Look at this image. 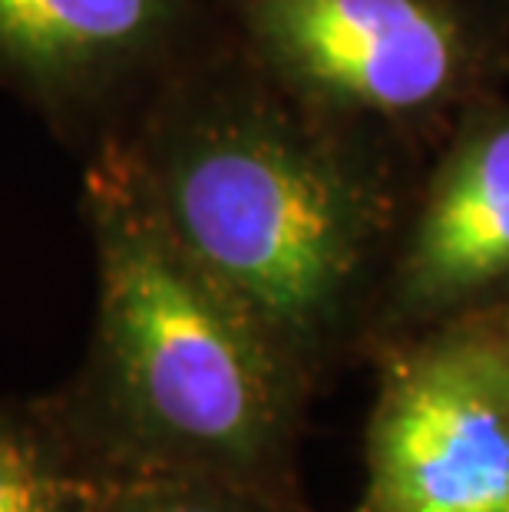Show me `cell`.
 <instances>
[{
    "label": "cell",
    "instance_id": "obj_8",
    "mask_svg": "<svg viewBox=\"0 0 509 512\" xmlns=\"http://www.w3.org/2000/svg\"><path fill=\"white\" fill-rule=\"evenodd\" d=\"M90 512H314L305 496L205 473H103Z\"/></svg>",
    "mask_w": 509,
    "mask_h": 512
},
{
    "label": "cell",
    "instance_id": "obj_1",
    "mask_svg": "<svg viewBox=\"0 0 509 512\" xmlns=\"http://www.w3.org/2000/svg\"><path fill=\"white\" fill-rule=\"evenodd\" d=\"M119 149L182 255L314 394L367 354L414 152L305 110L235 43Z\"/></svg>",
    "mask_w": 509,
    "mask_h": 512
},
{
    "label": "cell",
    "instance_id": "obj_2",
    "mask_svg": "<svg viewBox=\"0 0 509 512\" xmlns=\"http://www.w3.org/2000/svg\"><path fill=\"white\" fill-rule=\"evenodd\" d=\"M96 311L80 370L53 390L103 473H205L298 493L314 390L156 219L113 146L83 162Z\"/></svg>",
    "mask_w": 509,
    "mask_h": 512
},
{
    "label": "cell",
    "instance_id": "obj_9",
    "mask_svg": "<svg viewBox=\"0 0 509 512\" xmlns=\"http://www.w3.org/2000/svg\"><path fill=\"white\" fill-rule=\"evenodd\" d=\"M483 4H493V7H500V10H506V14H509V0H483Z\"/></svg>",
    "mask_w": 509,
    "mask_h": 512
},
{
    "label": "cell",
    "instance_id": "obj_4",
    "mask_svg": "<svg viewBox=\"0 0 509 512\" xmlns=\"http://www.w3.org/2000/svg\"><path fill=\"white\" fill-rule=\"evenodd\" d=\"M354 512H509V301L377 344Z\"/></svg>",
    "mask_w": 509,
    "mask_h": 512
},
{
    "label": "cell",
    "instance_id": "obj_7",
    "mask_svg": "<svg viewBox=\"0 0 509 512\" xmlns=\"http://www.w3.org/2000/svg\"><path fill=\"white\" fill-rule=\"evenodd\" d=\"M100 476L57 397H0V512H90Z\"/></svg>",
    "mask_w": 509,
    "mask_h": 512
},
{
    "label": "cell",
    "instance_id": "obj_3",
    "mask_svg": "<svg viewBox=\"0 0 509 512\" xmlns=\"http://www.w3.org/2000/svg\"><path fill=\"white\" fill-rule=\"evenodd\" d=\"M238 53L331 123L427 152L509 83V14L483 0H222Z\"/></svg>",
    "mask_w": 509,
    "mask_h": 512
},
{
    "label": "cell",
    "instance_id": "obj_5",
    "mask_svg": "<svg viewBox=\"0 0 509 512\" xmlns=\"http://www.w3.org/2000/svg\"><path fill=\"white\" fill-rule=\"evenodd\" d=\"M229 47L222 0H0V90L83 162Z\"/></svg>",
    "mask_w": 509,
    "mask_h": 512
},
{
    "label": "cell",
    "instance_id": "obj_6",
    "mask_svg": "<svg viewBox=\"0 0 509 512\" xmlns=\"http://www.w3.org/2000/svg\"><path fill=\"white\" fill-rule=\"evenodd\" d=\"M503 301H509V90L463 110L410 176L367 354L394 337Z\"/></svg>",
    "mask_w": 509,
    "mask_h": 512
}]
</instances>
